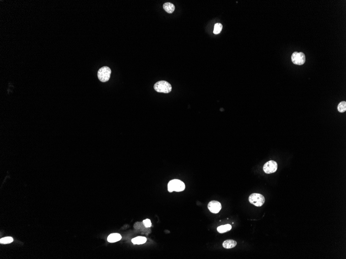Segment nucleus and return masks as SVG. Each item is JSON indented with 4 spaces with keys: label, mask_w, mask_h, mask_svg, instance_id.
I'll return each mask as SVG.
<instances>
[{
    "label": "nucleus",
    "mask_w": 346,
    "mask_h": 259,
    "mask_svg": "<svg viewBox=\"0 0 346 259\" xmlns=\"http://www.w3.org/2000/svg\"><path fill=\"white\" fill-rule=\"evenodd\" d=\"M249 201L252 204L256 207H262L265 202V198L260 194L254 193L251 194L249 198Z\"/></svg>",
    "instance_id": "obj_3"
},
{
    "label": "nucleus",
    "mask_w": 346,
    "mask_h": 259,
    "mask_svg": "<svg viewBox=\"0 0 346 259\" xmlns=\"http://www.w3.org/2000/svg\"><path fill=\"white\" fill-rule=\"evenodd\" d=\"M163 6L164 10H165V12H166L168 14L173 13L174 12L175 9V7L174 5L173 4H172V3H165L163 4Z\"/></svg>",
    "instance_id": "obj_10"
},
{
    "label": "nucleus",
    "mask_w": 346,
    "mask_h": 259,
    "mask_svg": "<svg viewBox=\"0 0 346 259\" xmlns=\"http://www.w3.org/2000/svg\"><path fill=\"white\" fill-rule=\"evenodd\" d=\"M237 245V242L232 239H228V240H226L224 242H223V247L224 248L226 249H231L232 248H234Z\"/></svg>",
    "instance_id": "obj_8"
},
{
    "label": "nucleus",
    "mask_w": 346,
    "mask_h": 259,
    "mask_svg": "<svg viewBox=\"0 0 346 259\" xmlns=\"http://www.w3.org/2000/svg\"><path fill=\"white\" fill-rule=\"evenodd\" d=\"M147 239L145 237H138L132 239V242L134 244L141 245L145 243Z\"/></svg>",
    "instance_id": "obj_11"
},
{
    "label": "nucleus",
    "mask_w": 346,
    "mask_h": 259,
    "mask_svg": "<svg viewBox=\"0 0 346 259\" xmlns=\"http://www.w3.org/2000/svg\"><path fill=\"white\" fill-rule=\"evenodd\" d=\"M111 72L110 68L107 66L102 67L98 71V78L101 82H107L110 79Z\"/></svg>",
    "instance_id": "obj_4"
},
{
    "label": "nucleus",
    "mask_w": 346,
    "mask_h": 259,
    "mask_svg": "<svg viewBox=\"0 0 346 259\" xmlns=\"http://www.w3.org/2000/svg\"><path fill=\"white\" fill-rule=\"evenodd\" d=\"M143 223L145 225V226L147 228H149L151 226V222L150 220V219H145L143 221Z\"/></svg>",
    "instance_id": "obj_16"
},
{
    "label": "nucleus",
    "mask_w": 346,
    "mask_h": 259,
    "mask_svg": "<svg viewBox=\"0 0 346 259\" xmlns=\"http://www.w3.org/2000/svg\"><path fill=\"white\" fill-rule=\"evenodd\" d=\"M154 89L157 92L169 93L172 90V85L166 81H160L154 85Z\"/></svg>",
    "instance_id": "obj_2"
},
{
    "label": "nucleus",
    "mask_w": 346,
    "mask_h": 259,
    "mask_svg": "<svg viewBox=\"0 0 346 259\" xmlns=\"http://www.w3.org/2000/svg\"><path fill=\"white\" fill-rule=\"evenodd\" d=\"M185 189V184L179 179L171 180L168 184V191L170 192H180Z\"/></svg>",
    "instance_id": "obj_1"
},
{
    "label": "nucleus",
    "mask_w": 346,
    "mask_h": 259,
    "mask_svg": "<svg viewBox=\"0 0 346 259\" xmlns=\"http://www.w3.org/2000/svg\"><path fill=\"white\" fill-rule=\"evenodd\" d=\"M291 60L294 64L303 65L306 61V57L303 53L295 52L291 56Z\"/></svg>",
    "instance_id": "obj_5"
},
{
    "label": "nucleus",
    "mask_w": 346,
    "mask_h": 259,
    "mask_svg": "<svg viewBox=\"0 0 346 259\" xmlns=\"http://www.w3.org/2000/svg\"><path fill=\"white\" fill-rule=\"evenodd\" d=\"M337 109L339 112L344 113L346 111V102H341L339 104L337 107Z\"/></svg>",
    "instance_id": "obj_13"
},
{
    "label": "nucleus",
    "mask_w": 346,
    "mask_h": 259,
    "mask_svg": "<svg viewBox=\"0 0 346 259\" xmlns=\"http://www.w3.org/2000/svg\"><path fill=\"white\" fill-rule=\"evenodd\" d=\"M121 239V236L119 233H113L108 236L107 237L108 242L110 243H115L120 241Z\"/></svg>",
    "instance_id": "obj_9"
},
{
    "label": "nucleus",
    "mask_w": 346,
    "mask_h": 259,
    "mask_svg": "<svg viewBox=\"0 0 346 259\" xmlns=\"http://www.w3.org/2000/svg\"><path fill=\"white\" fill-rule=\"evenodd\" d=\"M13 242V239L12 237H6L0 239V243L3 244H10Z\"/></svg>",
    "instance_id": "obj_15"
},
{
    "label": "nucleus",
    "mask_w": 346,
    "mask_h": 259,
    "mask_svg": "<svg viewBox=\"0 0 346 259\" xmlns=\"http://www.w3.org/2000/svg\"><path fill=\"white\" fill-rule=\"evenodd\" d=\"M231 229H232L231 225L229 224H225V225L221 226L220 227H219L217 228V231L220 233H223L230 231Z\"/></svg>",
    "instance_id": "obj_12"
},
{
    "label": "nucleus",
    "mask_w": 346,
    "mask_h": 259,
    "mask_svg": "<svg viewBox=\"0 0 346 259\" xmlns=\"http://www.w3.org/2000/svg\"><path fill=\"white\" fill-rule=\"evenodd\" d=\"M223 26L221 24L217 23L214 26V30H213V33L215 34H218L220 33L221 32Z\"/></svg>",
    "instance_id": "obj_14"
},
{
    "label": "nucleus",
    "mask_w": 346,
    "mask_h": 259,
    "mask_svg": "<svg viewBox=\"0 0 346 259\" xmlns=\"http://www.w3.org/2000/svg\"><path fill=\"white\" fill-rule=\"evenodd\" d=\"M278 168L277 162L274 160H270L264 165L263 170L267 174H271L276 172Z\"/></svg>",
    "instance_id": "obj_6"
},
{
    "label": "nucleus",
    "mask_w": 346,
    "mask_h": 259,
    "mask_svg": "<svg viewBox=\"0 0 346 259\" xmlns=\"http://www.w3.org/2000/svg\"><path fill=\"white\" fill-rule=\"evenodd\" d=\"M221 207H222L220 203L217 201H211L208 203V209L211 213L214 214H217L220 212Z\"/></svg>",
    "instance_id": "obj_7"
}]
</instances>
